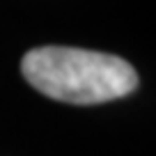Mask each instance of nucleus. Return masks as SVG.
<instances>
[{"label": "nucleus", "instance_id": "obj_1", "mask_svg": "<svg viewBox=\"0 0 156 156\" xmlns=\"http://www.w3.org/2000/svg\"><path fill=\"white\" fill-rule=\"evenodd\" d=\"M21 71L37 92L73 106L106 103L138 87V73L126 60L71 46L28 51L21 60Z\"/></svg>", "mask_w": 156, "mask_h": 156}]
</instances>
